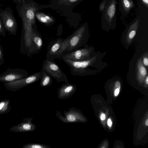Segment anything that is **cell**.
Returning <instances> with one entry per match:
<instances>
[{
    "label": "cell",
    "instance_id": "5",
    "mask_svg": "<svg viewBox=\"0 0 148 148\" xmlns=\"http://www.w3.org/2000/svg\"><path fill=\"white\" fill-rule=\"evenodd\" d=\"M63 114L62 115L60 111H56V117L64 123H76L84 120L80 111L73 107L70 108L68 111H64Z\"/></svg>",
    "mask_w": 148,
    "mask_h": 148
},
{
    "label": "cell",
    "instance_id": "14",
    "mask_svg": "<svg viewBox=\"0 0 148 148\" xmlns=\"http://www.w3.org/2000/svg\"><path fill=\"white\" fill-rule=\"evenodd\" d=\"M23 74L12 73L0 76V82H8L23 78Z\"/></svg>",
    "mask_w": 148,
    "mask_h": 148
},
{
    "label": "cell",
    "instance_id": "19",
    "mask_svg": "<svg viewBox=\"0 0 148 148\" xmlns=\"http://www.w3.org/2000/svg\"><path fill=\"white\" fill-rule=\"evenodd\" d=\"M23 148H51L47 145L39 143H29L23 145Z\"/></svg>",
    "mask_w": 148,
    "mask_h": 148
},
{
    "label": "cell",
    "instance_id": "24",
    "mask_svg": "<svg viewBox=\"0 0 148 148\" xmlns=\"http://www.w3.org/2000/svg\"><path fill=\"white\" fill-rule=\"evenodd\" d=\"M142 3L148 8V0H140Z\"/></svg>",
    "mask_w": 148,
    "mask_h": 148
},
{
    "label": "cell",
    "instance_id": "23",
    "mask_svg": "<svg viewBox=\"0 0 148 148\" xmlns=\"http://www.w3.org/2000/svg\"><path fill=\"white\" fill-rule=\"evenodd\" d=\"M136 33V32L134 29L132 30L129 34V37L130 39L133 38Z\"/></svg>",
    "mask_w": 148,
    "mask_h": 148
},
{
    "label": "cell",
    "instance_id": "1",
    "mask_svg": "<svg viewBox=\"0 0 148 148\" xmlns=\"http://www.w3.org/2000/svg\"><path fill=\"white\" fill-rule=\"evenodd\" d=\"M106 6L102 12V25L111 27L116 23L117 0H105Z\"/></svg>",
    "mask_w": 148,
    "mask_h": 148
},
{
    "label": "cell",
    "instance_id": "31",
    "mask_svg": "<svg viewBox=\"0 0 148 148\" xmlns=\"http://www.w3.org/2000/svg\"><path fill=\"white\" fill-rule=\"evenodd\" d=\"M2 57V54L1 53V51L0 49V59H1Z\"/></svg>",
    "mask_w": 148,
    "mask_h": 148
},
{
    "label": "cell",
    "instance_id": "21",
    "mask_svg": "<svg viewBox=\"0 0 148 148\" xmlns=\"http://www.w3.org/2000/svg\"><path fill=\"white\" fill-rule=\"evenodd\" d=\"M139 73L142 77L145 76L147 74V71L146 68L143 65H140L139 66Z\"/></svg>",
    "mask_w": 148,
    "mask_h": 148
},
{
    "label": "cell",
    "instance_id": "27",
    "mask_svg": "<svg viewBox=\"0 0 148 148\" xmlns=\"http://www.w3.org/2000/svg\"><path fill=\"white\" fill-rule=\"evenodd\" d=\"M115 87L116 88H118L120 89L121 87V84L120 82L119 81H117L115 83Z\"/></svg>",
    "mask_w": 148,
    "mask_h": 148
},
{
    "label": "cell",
    "instance_id": "18",
    "mask_svg": "<svg viewBox=\"0 0 148 148\" xmlns=\"http://www.w3.org/2000/svg\"><path fill=\"white\" fill-rule=\"evenodd\" d=\"M69 37L70 36H69L66 38L63 39V41L58 57V59L60 60H61V57L63 55L64 52L67 47Z\"/></svg>",
    "mask_w": 148,
    "mask_h": 148
},
{
    "label": "cell",
    "instance_id": "20",
    "mask_svg": "<svg viewBox=\"0 0 148 148\" xmlns=\"http://www.w3.org/2000/svg\"><path fill=\"white\" fill-rule=\"evenodd\" d=\"M33 39L37 50L38 51H40L43 45L42 38L40 36L34 35L33 36Z\"/></svg>",
    "mask_w": 148,
    "mask_h": 148
},
{
    "label": "cell",
    "instance_id": "10",
    "mask_svg": "<svg viewBox=\"0 0 148 148\" xmlns=\"http://www.w3.org/2000/svg\"><path fill=\"white\" fill-rule=\"evenodd\" d=\"M89 51L86 49H78L66 54L62 57L74 61L88 60Z\"/></svg>",
    "mask_w": 148,
    "mask_h": 148
},
{
    "label": "cell",
    "instance_id": "7",
    "mask_svg": "<svg viewBox=\"0 0 148 148\" xmlns=\"http://www.w3.org/2000/svg\"><path fill=\"white\" fill-rule=\"evenodd\" d=\"M63 39L62 38H58L49 43L46 55L47 59L54 62L55 59L58 58Z\"/></svg>",
    "mask_w": 148,
    "mask_h": 148
},
{
    "label": "cell",
    "instance_id": "6",
    "mask_svg": "<svg viewBox=\"0 0 148 148\" xmlns=\"http://www.w3.org/2000/svg\"><path fill=\"white\" fill-rule=\"evenodd\" d=\"M0 15L5 28L11 33H15L17 30V25L12 10L8 7L4 10L1 9Z\"/></svg>",
    "mask_w": 148,
    "mask_h": 148
},
{
    "label": "cell",
    "instance_id": "22",
    "mask_svg": "<svg viewBox=\"0 0 148 148\" xmlns=\"http://www.w3.org/2000/svg\"><path fill=\"white\" fill-rule=\"evenodd\" d=\"M106 6L105 0H102L99 5V8L100 12H102Z\"/></svg>",
    "mask_w": 148,
    "mask_h": 148
},
{
    "label": "cell",
    "instance_id": "9",
    "mask_svg": "<svg viewBox=\"0 0 148 148\" xmlns=\"http://www.w3.org/2000/svg\"><path fill=\"white\" fill-rule=\"evenodd\" d=\"M76 90L75 85L69 82L64 83L58 89V97L61 99L69 98L75 93Z\"/></svg>",
    "mask_w": 148,
    "mask_h": 148
},
{
    "label": "cell",
    "instance_id": "28",
    "mask_svg": "<svg viewBox=\"0 0 148 148\" xmlns=\"http://www.w3.org/2000/svg\"><path fill=\"white\" fill-rule=\"evenodd\" d=\"M3 31V29L2 24L0 19V33H2Z\"/></svg>",
    "mask_w": 148,
    "mask_h": 148
},
{
    "label": "cell",
    "instance_id": "12",
    "mask_svg": "<svg viewBox=\"0 0 148 148\" xmlns=\"http://www.w3.org/2000/svg\"><path fill=\"white\" fill-rule=\"evenodd\" d=\"M84 0H53L51 5H57V7H62V8L66 7H73V5H77Z\"/></svg>",
    "mask_w": 148,
    "mask_h": 148
},
{
    "label": "cell",
    "instance_id": "26",
    "mask_svg": "<svg viewBox=\"0 0 148 148\" xmlns=\"http://www.w3.org/2000/svg\"><path fill=\"white\" fill-rule=\"evenodd\" d=\"M119 91L120 89L118 88H116L114 91V95L116 97L117 96L119 93Z\"/></svg>",
    "mask_w": 148,
    "mask_h": 148
},
{
    "label": "cell",
    "instance_id": "16",
    "mask_svg": "<svg viewBox=\"0 0 148 148\" xmlns=\"http://www.w3.org/2000/svg\"><path fill=\"white\" fill-rule=\"evenodd\" d=\"M11 108L9 99H5L0 100V115L8 113L10 111Z\"/></svg>",
    "mask_w": 148,
    "mask_h": 148
},
{
    "label": "cell",
    "instance_id": "32",
    "mask_svg": "<svg viewBox=\"0 0 148 148\" xmlns=\"http://www.w3.org/2000/svg\"><path fill=\"white\" fill-rule=\"evenodd\" d=\"M146 83L147 84H148V77L147 76L145 80Z\"/></svg>",
    "mask_w": 148,
    "mask_h": 148
},
{
    "label": "cell",
    "instance_id": "2",
    "mask_svg": "<svg viewBox=\"0 0 148 148\" xmlns=\"http://www.w3.org/2000/svg\"><path fill=\"white\" fill-rule=\"evenodd\" d=\"M87 27V23H85L69 36L68 46L63 56L79 49L82 46Z\"/></svg>",
    "mask_w": 148,
    "mask_h": 148
},
{
    "label": "cell",
    "instance_id": "15",
    "mask_svg": "<svg viewBox=\"0 0 148 148\" xmlns=\"http://www.w3.org/2000/svg\"><path fill=\"white\" fill-rule=\"evenodd\" d=\"M35 16L39 21L46 25H49L54 22V19L51 16L42 12H36Z\"/></svg>",
    "mask_w": 148,
    "mask_h": 148
},
{
    "label": "cell",
    "instance_id": "33",
    "mask_svg": "<svg viewBox=\"0 0 148 148\" xmlns=\"http://www.w3.org/2000/svg\"><path fill=\"white\" fill-rule=\"evenodd\" d=\"M145 124L147 126L148 125V119H147L146 120V121L145 122Z\"/></svg>",
    "mask_w": 148,
    "mask_h": 148
},
{
    "label": "cell",
    "instance_id": "4",
    "mask_svg": "<svg viewBox=\"0 0 148 148\" xmlns=\"http://www.w3.org/2000/svg\"><path fill=\"white\" fill-rule=\"evenodd\" d=\"M43 72L39 71L24 78L8 82H5L4 86L8 90L15 91L40 80Z\"/></svg>",
    "mask_w": 148,
    "mask_h": 148
},
{
    "label": "cell",
    "instance_id": "29",
    "mask_svg": "<svg viewBox=\"0 0 148 148\" xmlns=\"http://www.w3.org/2000/svg\"><path fill=\"white\" fill-rule=\"evenodd\" d=\"M100 118L102 121L105 120L106 119V116L105 114L104 113L101 114L100 116Z\"/></svg>",
    "mask_w": 148,
    "mask_h": 148
},
{
    "label": "cell",
    "instance_id": "11",
    "mask_svg": "<svg viewBox=\"0 0 148 148\" xmlns=\"http://www.w3.org/2000/svg\"><path fill=\"white\" fill-rule=\"evenodd\" d=\"M119 10L122 16L125 17L135 6L133 0H119Z\"/></svg>",
    "mask_w": 148,
    "mask_h": 148
},
{
    "label": "cell",
    "instance_id": "3",
    "mask_svg": "<svg viewBox=\"0 0 148 148\" xmlns=\"http://www.w3.org/2000/svg\"><path fill=\"white\" fill-rule=\"evenodd\" d=\"M41 70L56 79L58 83L69 82L66 75L54 62L45 59L43 62Z\"/></svg>",
    "mask_w": 148,
    "mask_h": 148
},
{
    "label": "cell",
    "instance_id": "34",
    "mask_svg": "<svg viewBox=\"0 0 148 148\" xmlns=\"http://www.w3.org/2000/svg\"></svg>",
    "mask_w": 148,
    "mask_h": 148
},
{
    "label": "cell",
    "instance_id": "25",
    "mask_svg": "<svg viewBox=\"0 0 148 148\" xmlns=\"http://www.w3.org/2000/svg\"><path fill=\"white\" fill-rule=\"evenodd\" d=\"M144 64L146 66L148 65V59L147 58H145L143 60Z\"/></svg>",
    "mask_w": 148,
    "mask_h": 148
},
{
    "label": "cell",
    "instance_id": "8",
    "mask_svg": "<svg viewBox=\"0 0 148 148\" xmlns=\"http://www.w3.org/2000/svg\"><path fill=\"white\" fill-rule=\"evenodd\" d=\"M33 119L32 117L25 118L23 119L22 122L11 127L10 129V130L15 132L34 131L36 130V126L32 123Z\"/></svg>",
    "mask_w": 148,
    "mask_h": 148
},
{
    "label": "cell",
    "instance_id": "30",
    "mask_svg": "<svg viewBox=\"0 0 148 148\" xmlns=\"http://www.w3.org/2000/svg\"><path fill=\"white\" fill-rule=\"evenodd\" d=\"M107 124L108 126L109 127L111 126L112 125V122L111 119H108L107 121Z\"/></svg>",
    "mask_w": 148,
    "mask_h": 148
},
{
    "label": "cell",
    "instance_id": "17",
    "mask_svg": "<svg viewBox=\"0 0 148 148\" xmlns=\"http://www.w3.org/2000/svg\"><path fill=\"white\" fill-rule=\"evenodd\" d=\"M43 75L40 79V86L43 87H48L51 85L52 83V77L44 71Z\"/></svg>",
    "mask_w": 148,
    "mask_h": 148
},
{
    "label": "cell",
    "instance_id": "13",
    "mask_svg": "<svg viewBox=\"0 0 148 148\" xmlns=\"http://www.w3.org/2000/svg\"><path fill=\"white\" fill-rule=\"evenodd\" d=\"M24 16L23 18V21H25L31 25L34 23L35 12L36 8L33 7H24Z\"/></svg>",
    "mask_w": 148,
    "mask_h": 148
}]
</instances>
